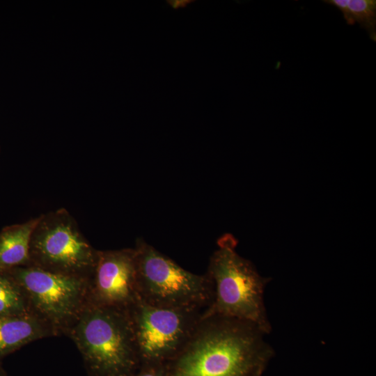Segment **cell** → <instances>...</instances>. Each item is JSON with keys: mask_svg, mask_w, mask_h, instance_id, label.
I'll return each instance as SVG.
<instances>
[{"mask_svg": "<svg viewBox=\"0 0 376 376\" xmlns=\"http://www.w3.org/2000/svg\"><path fill=\"white\" fill-rule=\"evenodd\" d=\"M134 376H168L164 364L142 365Z\"/></svg>", "mask_w": 376, "mask_h": 376, "instance_id": "4fadbf2b", "label": "cell"}, {"mask_svg": "<svg viewBox=\"0 0 376 376\" xmlns=\"http://www.w3.org/2000/svg\"><path fill=\"white\" fill-rule=\"evenodd\" d=\"M32 314L22 289L6 272H0V315Z\"/></svg>", "mask_w": 376, "mask_h": 376, "instance_id": "7c38bea8", "label": "cell"}, {"mask_svg": "<svg viewBox=\"0 0 376 376\" xmlns=\"http://www.w3.org/2000/svg\"><path fill=\"white\" fill-rule=\"evenodd\" d=\"M256 325L221 315L203 317L182 350L165 366L168 376H261L274 357Z\"/></svg>", "mask_w": 376, "mask_h": 376, "instance_id": "6da1fadb", "label": "cell"}, {"mask_svg": "<svg viewBox=\"0 0 376 376\" xmlns=\"http://www.w3.org/2000/svg\"><path fill=\"white\" fill-rule=\"evenodd\" d=\"M68 336L89 376H134L141 368L127 310L88 304Z\"/></svg>", "mask_w": 376, "mask_h": 376, "instance_id": "7a4b0ae2", "label": "cell"}, {"mask_svg": "<svg viewBox=\"0 0 376 376\" xmlns=\"http://www.w3.org/2000/svg\"><path fill=\"white\" fill-rule=\"evenodd\" d=\"M56 336L33 314L0 315V360L33 341Z\"/></svg>", "mask_w": 376, "mask_h": 376, "instance_id": "9c48e42d", "label": "cell"}, {"mask_svg": "<svg viewBox=\"0 0 376 376\" xmlns=\"http://www.w3.org/2000/svg\"><path fill=\"white\" fill-rule=\"evenodd\" d=\"M97 253L75 219L61 208L39 216L31 237L29 266L89 278Z\"/></svg>", "mask_w": 376, "mask_h": 376, "instance_id": "8992f818", "label": "cell"}, {"mask_svg": "<svg viewBox=\"0 0 376 376\" xmlns=\"http://www.w3.org/2000/svg\"><path fill=\"white\" fill-rule=\"evenodd\" d=\"M139 298L155 307L207 309L214 297L212 280L206 273L190 272L143 239L135 247Z\"/></svg>", "mask_w": 376, "mask_h": 376, "instance_id": "277c9868", "label": "cell"}, {"mask_svg": "<svg viewBox=\"0 0 376 376\" xmlns=\"http://www.w3.org/2000/svg\"><path fill=\"white\" fill-rule=\"evenodd\" d=\"M237 241L225 234L217 241L207 274L212 280L213 300L203 317L221 315L252 323L267 334L272 331L264 303L271 278L261 276L255 265L236 251Z\"/></svg>", "mask_w": 376, "mask_h": 376, "instance_id": "3957f363", "label": "cell"}, {"mask_svg": "<svg viewBox=\"0 0 376 376\" xmlns=\"http://www.w3.org/2000/svg\"><path fill=\"white\" fill-rule=\"evenodd\" d=\"M204 311L155 307L138 298L127 312L141 366L166 365L172 360L191 338Z\"/></svg>", "mask_w": 376, "mask_h": 376, "instance_id": "52a82bcc", "label": "cell"}, {"mask_svg": "<svg viewBox=\"0 0 376 376\" xmlns=\"http://www.w3.org/2000/svg\"><path fill=\"white\" fill-rule=\"evenodd\" d=\"M38 218L6 226L0 231V272L29 265L30 240Z\"/></svg>", "mask_w": 376, "mask_h": 376, "instance_id": "30bf717a", "label": "cell"}, {"mask_svg": "<svg viewBox=\"0 0 376 376\" xmlns=\"http://www.w3.org/2000/svg\"><path fill=\"white\" fill-rule=\"evenodd\" d=\"M0 376H8L7 373L1 367V364H0Z\"/></svg>", "mask_w": 376, "mask_h": 376, "instance_id": "9a60e30c", "label": "cell"}, {"mask_svg": "<svg viewBox=\"0 0 376 376\" xmlns=\"http://www.w3.org/2000/svg\"><path fill=\"white\" fill-rule=\"evenodd\" d=\"M327 3L336 7L343 14L347 23L356 22L365 29L371 39L375 41L376 1L375 0H328Z\"/></svg>", "mask_w": 376, "mask_h": 376, "instance_id": "8fae6325", "label": "cell"}, {"mask_svg": "<svg viewBox=\"0 0 376 376\" xmlns=\"http://www.w3.org/2000/svg\"><path fill=\"white\" fill-rule=\"evenodd\" d=\"M20 285L31 313L56 336H68L88 305V277L62 274L31 266L6 271Z\"/></svg>", "mask_w": 376, "mask_h": 376, "instance_id": "5b68a950", "label": "cell"}, {"mask_svg": "<svg viewBox=\"0 0 376 376\" xmlns=\"http://www.w3.org/2000/svg\"><path fill=\"white\" fill-rule=\"evenodd\" d=\"M134 248L98 250L88 278V304L128 310L139 298Z\"/></svg>", "mask_w": 376, "mask_h": 376, "instance_id": "ba28073f", "label": "cell"}, {"mask_svg": "<svg viewBox=\"0 0 376 376\" xmlns=\"http://www.w3.org/2000/svg\"><path fill=\"white\" fill-rule=\"evenodd\" d=\"M194 1V0H167L166 3L173 10H178L186 8Z\"/></svg>", "mask_w": 376, "mask_h": 376, "instance_id": "5bb4252c", "label": "cell"}]
</instances>
